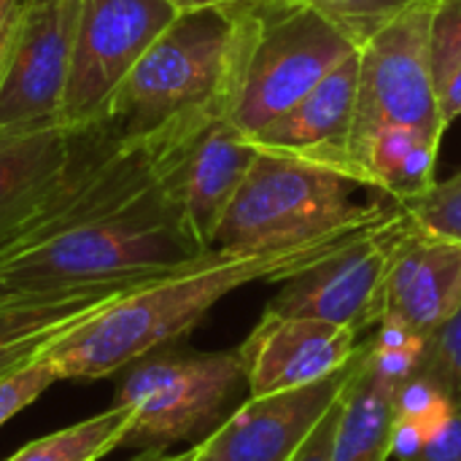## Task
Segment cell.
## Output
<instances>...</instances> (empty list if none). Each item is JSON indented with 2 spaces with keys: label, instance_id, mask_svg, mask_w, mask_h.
Instances as JSON below:
<instances>
[{
  "label": "cell",
  "instance_id": "cell-22",
  "mask_svg": "<svg viewBox=\"0 0 461 461\" xmlns=\"http://www.w3.org/2000/svg\"><path fill=\"white\" fill-rule=\"evenodd\" d=\"M454 408L456 402L451 400V394L421 370L394 389V419L416 424L427 435V440L446 424Z\"/></svg>",
  "mask_w": 461,
  "mask_h": 461
},
{
  "label": "cell",
  "instance_id": "cell-31",
  "mask_svg": "<svg viewBox=\"0 0 461 461\" xmlns=\"http://www.w3.org/2000/svg\"><path fill=\"white\" fill-rule=\"evenodd\" d=\"M22 0H0V73L5 65V54L11 46V35L16 27V16H19Z\"/></svg>",
  "mask_w": 461,
  "mask_h": 461
},
{
  "label": "cell",
  "instance_id": "cell-34",
  "mask_svg": "<svg viewBox=\"0 0 461 461\" xmlns=\"http://www.w3.org/2000/svg\"><path fill=\"white\" fill-rule=\"evenodd\" d=\"M197 459V451H194V446H192V454H189V459H184V461H194Z\"/></svg>",
  "mask_w": 461,
  "mask_h": 461
},
{
  "label": "cell",
  "instance_id": "cell-7",
  "mask_svg": "<svg viewBox=\"0 0 461 461\" xmlns=\"http://www.w3.org/2000/svg\"><path fill=\"white\" fill-rule=\"evenodd\" d=\"M432 11L435 0H424L359 46V86L348 146L351 173L354 157L384 127L446 135L432 70Z\"/></svg>",
  "mask_w": 461,
  "mask_h": 461
},
{
  "label": "cell",
  "instance_id": "cell-8",
  "mask_svg": "<svg viewBox=\"0 0 461 461\" xmlns=\"http://www.w3.org/2000/svg\"><path fill=\"white\" fill-rule=\"evenodd\" d=\"M181 11L167 0H81L59 124L95 127L140 57Z\"/></svg>",
  "mask_w": 461,
  "mask_h": 461
},
{
  "label": "cell",
  "instance_id": "cell-19",
  "mask_svg": "<svg viewBox=\"0 0 461 461\" xmlns=\"http://www.w3.org/2000/svg\"><path fill=\"white\" fill-rule=\"evenodd\" d=\"M397 384L378 375L359 348L357 373L343 394L332 461H389Z\"/></svg>",
  "mask_w": 461,
  "mask_h": 461
},
{
  "label": "cell",
  "instance_id": "cell-9",
  "mask_svg": "<svg viewBox=\"0 0 461 461\" xmlns=\"http://www.w3.org/2000/svg\"><path fill=\"white\" fill-rule=\"evenodd\" d=\"M416 227L408 205L362 230L319 265L284 281L267 305L284 316H311L370 332L384 313V286L402 240Z\"/></svg>",
  "mask_w": 461,
  "mask_h": 461
},
{
  "label": "cell",
  "instance_id": "cell-29",
  "mask_svg": "<svg viewBox=\"0 0 461 461\" xmlns=\"http://www.w3.org/2000/svg\"><path fill=\"white\" fill-rule=\"evenodd\" d=\"M438 108H440V119L446 130L461 116V65L448 70L438 81Z\"/></svg>",
  "mask_w": 461,
  "mask_h": 461
},
{
  "label": "cell",
  "instance_id": "cell-11",
  "mask_svg": "<svg viewBox=\"0 0 461 461\" xmlns=\"http://www.w3.org/2000/svg\"><path fill=\"white\" fill-rule=\"evenodd\" d=\"M257 154V146L219 111L194 113L184 122L159 184L203 249L211 251L213 235Z\"/></svg>",
  "mask_w": 461,
  "mask_h": 461
},
{
  "label": "cell",
  "instance_id": "cell-30",
  "mask_svg": "<svg viewBox=\"0 0 461 461\" xmlns=\"http://www.w3.org/2000/svg\"><path fill=\"white\" fill-rule=\"evenodd\" d=\"M427 446V435L408 421H397L392 427V456H397L400 461H416L421 456Z\"/></svg>",
  "mask_w": 461,
  "mask_h": 461
},
{
  "label": "cell",
  "instance_id": "cell-17",
  "mask_svg": "<svg viewBox=\"0 0 461 461\" xmlns=\"http://www.w3.org/2000/svg\"><path fill=\"white\" fill-rule=\"evenodd\" d=\"M62 124L0 130V230L24 216L59 181L76 146Z\"/></svg>",
  "mask_w": 461,
  "mask_h": 461
},
{
  "label": "cell",
  "instance_id": "cell-32",
  "mask_svg": "<svg viewBox=\"0 0 461 461\" xmlns=\"http://www.w3.org/2000/svg\"><path fill=\"white\" fill-rule=\"evenodd\" d=\"M167 3H173L178 11H194V8H216V5H240L251 0H167Z\"/></svg>",
  "mask_w": 461,
  "mask_h": 461
},
{
  "label": "cell",
  "instance_id": "cell-21",
  "mask_svg": "<svg viewBox=\"0 0 461 461\" xmlns=\"http://www.w3.org/2000/svg\"><path fill=\"white\" fill-rule=\"evenodd\" d=\"M332 22L351 43L365 46L375 32L424 0H297Z\"/></svg>",
  "mask_w": 461,
  "mask_h": 461
},
{
  "label": "cell",
  "instance_id": "cell-3",
  "mask_svg": "<svg viewBox=\"0 0 461 461\" xmlns=\"http://www.w3.org/2000/svg\"><path fill=\"white\" fill-rule=\"evenodd\" d=\"M400 205L348 173L259 151L213 235L211 251L289 249L375 224Z\"/></svg>",
  "mask_w": 461,
  "mask_h": 461
},
{
  "label": "cell",
  "instance_id": "cell-14",
  "mask_svg": "<svg viewBox=\"0 0 461 461\" xmlns=\"http://www.w3.org/2000/svg\"><path fill=\"white\" fill-rule=\"evenodd\" d=\"M359 86V49L327 73L305 97L289 111L265 124L249 140L257 151L321 165L330 170L351 173L348 146L357 111ZM357 178V176H354Z\"/></svg>",
  "mask_w": 461,
  "mask_h": 461
},
{
  "label": "cell",
  "instance_id": "cell-23",
  "mask_svg": "<svg viewBox=\"0 0 461 461\" xmlns=\"http://www.w3.org/2000/svg\"><path fill=\"white\" fill-rule=\"evenodd\" d=\"M440 384L451 400L461 405V308L427 340V354L419 367Z\"/></svg>",
  "mask_w": 461,
  "mask_h": 461
},
{
  "label": "cell",
  "instance_id": "cell-12",
  "mask_svg": "<svg viewBox=\"0 0 461 461\" xmlns=\"http://www.w3.org/2000/svg\"><path fill=\"white\" fill-rule=\"evenodd\" d=\"M359 346V332L348 327L311 316H284L265 308L262 319L238 348L249 397L327 381L357 359Z\"/></svg>",
  "mask_w": 461,
  "mask_h": 461
},
{
  "label": "cell",
  "instance_id": "cell-25",
  "mask_svg": "<svg viewBox=\"0 0 461 461\" xmlns=\"http://www.w3.org/2000/svg\"><path fill=\"white\" fill-rule=\"evenodd\" d=\"M59 375L54 365L43 357L0 381V427L8 424L19 411L32 405L51 384H57Z\"/></svg>",
  "mask_w": 461,
  "mask_h": 461
},
{
  "label": "cell",
  "instance_id": "cell-24",
  "mask_svg": "<svg viewBox=\"0 0 461 461\" xmlns=\"http://www.w3.org/2000/svg\"><path fill=\"white\" fill-rule=\"evenodd\" d=\"M408 211L424 232L461 243V170L448 181H438L435 189L411 203Z\"/></svg>",
  "mask_w": 461,
  "mask_h": 461
},
{
  "label": "cell",
  "instance_id": "cell-10",
  "mask_svg": "<svg viewBox=\"0 0 461 461\" xmlns=\"http://www.w3.org/2000/svg\"><path fill=\"white\" fill-rule=\"evenodd\" d=\"M81 0H22L0 73V130L59 124Z\"/></svg>",
  "mask_w": 461,
  "mask_h": 461
},
{
  "label": "cell",
  "instance_id": "cell-1",
  "mask_svg": "<svg viewBox=\"0 0 461 461\" xmlns=\"http://www.w3.org/2000/svg\"><path fill=\"white\" fill-rule=\"evenodd\" d=\"M367 227L259 254L208 251L194 265L146 281L119 297L62 338L46 359L54 365L59 381L111 378L189 335L227 294L259 281L284 284L332 257Z\"/></svg>",
  "mask_w": 461,
  "mask_h": 461
},
{
  "label": "cell",
  "instance_id": "cell-15",
  "mask_svg": "<svg viewBox=\"0 0 461 461\" xmlns=\"http://www.w3.org/2000/svg\"><path fill=\"white\" fill-rule=\"evenodd\" d=\"M459 308L461 243L424 232L416 224L392 262L381 319H400L419 335L429 338Z\"/></svg>",
  "mask_w": 461,
  "mask_h": 461
},
{
  "label": "cell",
  "instance_id": "cell-13",
  "mask_svg": "<svg viewBox=\"0 0 461 461\" xmlns=\"http://www.w3.org/2000/svg\"><path fill=\"white\" fill-rule=\"evenodd\" d=\"M357 359L313 386L249 397L208 438L194 443V461H289L348 389Z\"/></svg>",
  "mask_w": 461,
  "mask_h": 461
},
{
  "label": "cell",
  "instance_id": "cell-16",
  "mask_svg": "<svg viewBox=\"0 0 461 461\" xmlns=\"http://www.w3.org/2000/svg\"><path fill=\"white\" fill-rule=\"evenodd\" d=\"M146 281L154 278H130L46 294H24L0 305V381L43 359L78 324L97 316L103 308Z\"/></svg>",
  "mask_w": 461,
  "mask_h": 461
},
{
  "label": "cell",
  "instance_id": "cell-2",
  "mask_svg": "<svg viewBox=\"0 0 461 461\" xmlns=\"http://www.w3.org/2000/svg\"><path fill=\"white\" fill-rule=\"evenodd\" d=\"M205 254L208 249L157 184L130 205L11 262L3 270V286L19 294H46L89 284L157 278L184 270Z\"/></svg>",
  "mask_w": 461,
  "mask_h": 461
},
{
  "label": "cell",
  "instance_id": "cell-33",
  "mask_svg": "<svg viewBox=\"0 0 461 461\" xmlns=\"http://www.w3.org/2000/svg\"><path fill=\"white\" fill-rule=\"evenodd\" d=\"M192 448L189 451H181V454H167V451H140L132 461H184L189 459Z\"/></svg>",
  "mask_w": 461,
  "mask_h": 461
},
{
  "label": "cell",
  "instance_id": "cell-18",
  "mask_svg": "<svg viewBox=\"0 0 461 461\" xmlns=\"http://www.w3.org/2000/svg\"><path fill=\"white\" fill-rule=\"evenodd\" d=\"M443 138L416 127H384L354 157V176L411 205L438 184Z\"/></svg>",
  "mask_w": 461,
  "mask_h": 461
},
{
  "label": "cell",
  "instance_id": "cell-6",
  "mask_svg": "<svg viewBox=\"0 0 461 461\" xmlns=\"http://www.w3.org/2000/svg\"><path fill=\"white\" fill-rule=\"evenodd\" d=\"M246 386L240 351L146 357L130 365L113 405L132 413L127 448L167 451L173 443L203 440L224 419L230 400Z\"/></svg>",
  "mask_w": 461,
  "mask_h": 461
},
{
  "label": "cell",
  "instance_id": "cell-4",
  "mask_svg": "<svg viewBox=\"0 0 461 461\" xmlns=\"http://www.w3.org/2000/svg\"><path fill=\"white\" fill-rule=\"evenodd\" d=\"M357 49V43L305 3H243L221 113L251 138L305 97Z\"/></svg>",
  "mask_w": 461,
  "mask_h": 461
},
{
  "label": "cell",
  "instance_id": "cell-26",
  "mask_svg": "<svg viewBox=\"0 0 461 461\" xmlns=\"http://www.w3.org/2000/svg\"><path fill=\"white\" fill-rule=\"evenodd\" d=\"M456 65H461V0H435V11H432L435 84Z\"/></svg>",
  "mask_w": 461,
  "mask_h": 461
},
{
  "label": "cell",
  "instance_id": "cell-20",
  "mask_svg": "<svg viewBox=\"0 0 461 461\" xmlns=\"http://www.w3.org/2000/svg\"><path fill=\"white\" fill-rule=\"evenodd\" d=\"M132 427V413L124 405L84 419L73 427L57 429L19 448L5 461H100L111 451L124 448V438Z\"/></svg>",
  "mask_w": 461,
  "mask_h": 461
},
{
  "label": "cell",
  "instance_id": "cell-28",
  "mask_svg": "<svg viewBox=\"0 0 461 461\" xmlns=\"http://www.w3.org/2000/svg\"><path fill=\"white\" fill-rule=\"evenodd\" d=\"M416 461H461V405L446 419V424L427 440Z\"/></svg>",
  "mask_w": 461,
  "mask_h": 461
},
{
  "label": "cell",
  "instance_id": "cell-5",
  "mask_svg": "<svg viewBox=\"0 0 461 461\" xmlns=\"http://www.w3.org/2000/svg\"><path fill=\"white\" fill-rule=\"evenodd\" d=\"M240 5L181 11L132 68L95 127L116 143H130L192 113H221Z\"/></svg>",
  "mask_w": 461,
  "mask_h": 461
},
{
  "label": "cell",
  "instance_id": "cell-27",
  "mask_svg": "<svg viewBox=\"0 0 461 461\" xmlns=\"http://www.w3.org/2000/svg\"><path fill=\"white\" fill-rule=\"evenodd\" d=\"M343 394H346V392H343ZM340 408H343V397L327 411V416L316 424V429H313V432L308 435V440L289 456V461H332Z\"/></svg>",
  "mask_w": 461,
  "mask_h": 461
}]
</instances>
